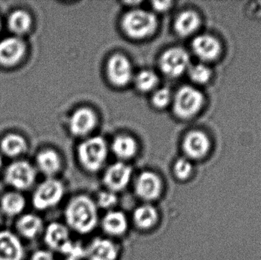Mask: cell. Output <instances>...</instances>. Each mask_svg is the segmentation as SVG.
Here are the masks:
<instances>
[{"label": "cell", "mask_w": 261, "mask_h": 260, "mask_svg": "<svg viewBox=\"0 0 261 260\" xmlns=\"http://www.w3.org/2000/svg\"><path fill=\"white\" fill-rule=\"evenodd\" d=\"M65 218L69 227L77 233H90L97 225V206L87 195L73 197L66 207Z\"/></svg>", "instance_id": "obj_1"}, {"label": "cell", "mask_w": 261, "mask_h": 260, "mask_svg": "<svg viewBox=\"0 0 261 260\" xmlns=\"http://www.w3.org/2000/svg\"><path fill=\"white\" fill-rule=\"evenodd\" d=\"M154 14L143 9H133L127 12L122 20L124 32L130 38L141 40L153 35L158 27Z\"/></svg>", "instance_id": "obj_2"}, {"label": "cell", "mask_w": 261, "mask_h": 260, "mask_svg": "<svg viewBox=\"0 0 261 260\" xmlns=\"http://www.w3.org/2000/svg\"><path fill=\"white\" fill-rule=\"evenodd\" d=\"M80 163L87 170L96 172L103 166L108 155L105 140L100 137L87 139L78 148Z\"/></svg>", "instance_id": "obj_3"}, {"label": "cell", "mask_w": 261, "mask_h": 260, "mask_svg": "<svg viewBox=\"0 0 261 260\" xmlns=\"http://www.w3.org/2000/svg\"><path fill=\"white\" fill-rule=\"evenodd\" d=\"M172 102L176 115L187 119L199 112L203 105L204 98L197 89L186 85L176 92Z\"/></svg>", "instance_id": "obj_4"}, {"label": "cell", "mask_w": 261, "mask_h": 260, "mask_svg": "<svg viewBox=\"0 0 261 260\" xmlns=\"http://www.w3.org/2000/svg\"><path fill=\"white\" fill-rule=\"evenodd\" d=\"M64 186L59 180L48 178L38 185L32 195V204L40 211L56 206L64 196Z\"/></svg>", "instance_id": "obj_5"}, {"label": "cell", "mask_w": 261, "mask_h": 260, "mask_svg": "<svg viewBox=\"0 0 261 260\" xmlns=\"http://www.w3.org/2000/svg\"><path fill=\"white\" fill-rule=\"evenodd\" d=\"M36 169L29 162L18 160L10 163L6 168L4 179L6 184L15 191L30 189L36 180Z\"/></svg>", "instance_id": "obj_6"}, {"label": "cell", "mask_w": 261, "mask_h": 260, "mask_svg": "<svg viewBox=\"0 0 261 260\" xmlns=\"http://www.w3.org/2000/svg\"><path fill=\"white\" fill-rule=\"evenodd\" d=\"M189 53L181 47H172L164 52L160 58L161 71L169 77L180 76L190 67Z\"/></svg>", "instance_id": "obj_7"}, {"label": "cell", "mask_w": 261, "mask_h": 260, "mask_svg": "<svg viewBox=\"0 0 261 260\" xmlns=\"http://www.w3.org/2000/svg\"><path fill=\"white\" fill-rule=\"evenodd\" d=\"M26 44L20 37L12 36L0 41V66L10 68L18 65L24 57Z\"/></svg>", "instance_id": "obj_8"}, {"label": "cell", "mask_w": 261, "mask_h": 260, "mask_svg": "<svg viewBox=\"0 0 261 260\" xmlns=\"http://www.w3.org/2000/svg\"><path fill=\"white\" fill-rule=\"evenodd\" d=\"M107 76L112 84L118 87L128 85L133 78L129 60L122 54H114L107 63Z\"/></svg>", "instance_id": "obj_9"}, {"label": "cell", "mask_w": 261, "mask_h": 260, "mask_svg": "<svg viewBox=\"0 0 261 260\" xmlns=\"http://www.w3.org/2000/svg\"><path fill=\"white\" fill-rule=\"evenodd\" d=\"M135 189V193L141 199L153 201L161 195L162 182L155 172L144 171L138 176Z\"/></svg>", "instance_id": "obj_10"}, {"label": "cell", "mask_w": 261, "mask_h": 260, "mask_svg": "<svg viewBox=\"0 0 261 260\" xmlns=\"http://www.w3.org/2000/svg\"><path fill=\"white\" fill-rule=\"evenodd\" d=\"M132 169L122 162L111 165L105 172L103 183L108 190L116 192L125 189L129 183Z\"/></svg>", "instance_id": "obj_11"}, {"label": "cell", "mask_w": 261, "mask_h": 260, "mask_svg": "<svg viewBox=\"0 0 261 260\" xmlns=\"http://www.w3.org/2000/svg\"><path fill=\"white\" fill-rule=\"evenodd\" d=\"M97 124V117L93 110L81 108L72 114L69 121V129L75 136H85L94 129Z\"/></svg>", "instance_id": "obj_12"}, {"label": "cell", "mask_w": 261, "mask_h": 260, "mask_svg": "<svg viewBox=\"0 0 261 260\" xmlns=\"http://www.w3.org/2000/svg\"><path fill=\"white\" fill-rule=\"evenodd\" d=\"M44 238V242L50 250L63 254L72 242L67 227L58 222L51 223L46 227Z\"/></svg>", "instance_id": "obj_13"}, {"label": "cell", "mask_w": 261, "mask_h": 260, "mask_svg": "<svg viewBox=\"0 0 261 260\" xmlns=\"http://www.w3.org/2000/svg\"><path fill=\"white\" fill-rule=\"evenodd\" d=\"M210 148V141L205 133L193 131L186 135L182 142V149L190 159L199 160L206 155Z\"/></svg>", "instance_id": "obj_14"}, {"label": "cell", "mask_w": 261, "mask_h": 260, "mask_svg": "<svg viewBox=\"0 0 261 260\" xmlns=\"http://www.w3.org/2000/svg\"><path fill=\"white\" fill-rule=\"evenodd\" d=\"M24 247L18 236L9 230L0 232V260H23Z\"/></svg>", "instance_id": "obj_15"}, {"label": "cell", "mask_w": 261, "mask_h": 260, "mask_svg": "<svg viewBox=\"0 0 261 260\" xmlns=\"http://www.w3.org/2000/svg\"><path fill=\"white\" fill-rule=\"evenodd\" d=\"M193 52L196 56L203 61H211L216 59L221 52L219 41L208 35H199L192 43Z\"/></svg>", "instance_id": "obj_16"}, {"label": "cell", "mask_w": 261, "mask_h": 260, "mask_svg": "<svg viewBox=\"0 0 261 260\" xmlns=\"http://www.w3.org/2000/svg\"><path fill=\"white\" fill-rule=\"evenodd\" d=\"M118 253L117 247L113 241L97 238L86 250V256L89 260H116Z\"/></svg>", "instance_id": "obj_17"}, {"label": "cell", "mask_w": 261, "mask_h": 260, "mask_svg": "<svg viewBox=\"0 0 261 260\" xmlns=\"http://www.w3.org/2000/svg\"><path fill=\"white\" fill-rule=\"evenodd\" d=\"M200 25V18L194 11L180 12L174 21V29L179 36L186 38L193 35Z\"/></svg>", "instance_id": "obj_18"}, {"label": "cell", "mask_w": 261, "mask_h": 260, "mask_svg": "<svg viewBox=\"0 0 261 260\" xmlns=\"http://www.w3.org/2000/svg\"><path fill=\"white\" fill-rule=\"evenodd\" d=\"M37 167L44 175L51 178L61 169V160L54 150L41 151L36 157Z\"/></svg>", "instance_id": "obj_19"}, {"label": "cell", "mask_w": 261, "mask_h": 260, "mask_svg": "<svg viewBox=\"0 0 261 260\" xmlns=\"http://www.w3.org/2000/svg\"><path fill=\"white\" fill-rule=\"evenodd\" d=\"M16 228L23 238L34 239L42 232L43 221L35 214H25L21 215L17 221Z\"/></svg>", "instance_id": "obj_20"}, {"label": "cell", "mask_w": 261, "mask_h": 260, "mask_svg": "<svg viewBox=\"0 0 261 260\" xmlns=\"http://www.w3.org/2000/svg\"><path fill=\"white\" fill-rule=\"evenodd\" d=\"M102 227L108 235L119 236L125 233L128 229V219L123 212L110 211L104 216Z\"/></svg>", "instance_id": "obj_21"}, {"label": "cell", "mask_w": 261, "mask_h": 260, "mask_svg": "<svg viewBox=\"0 0 261 260\" xmlns=\"http://www.w3.org/2000/svg\"><path fill=\"white\" fill-rule=\"evenodd\" d=\"M26 206L24 197L18 191H12L3 195L0 200V212L9 217L22 213Z\"/></svg>", "instance_id": "obj_22"}, {"label": "cell", "mask_w": 261, "mask_h": 260, "mask_svg": "<svg viewBox=\"0 0 261 260\" xmlns=\"http://www.w3.org/2000/svg\"><path fill=\"white\" fill-rule=\"evenodd\" d=\"M32 24V16L29 12L23 9L13 11L8 17V27L15 36L20 38L29 32Z\"/></svg>", "instance_id": "obj_23"}, {"label": "cell", "mask_w": 261, "mask_h": 260, "mask_svg": "<svg viewBox=\"0 0 261 260\" xmlns=\"http://www.w3.org/2000/svg\"><path fill=\"white\" fill-rule=\"evenodd\" d=\"M28 145L24 137L18 134H9L0 141V151L4 155L12 158L19 157L27 150Z\"/></svg>", "instance_id": "obj_24"}, {"label": "cell", "mask_w": 261, "mask_h": 260, "mask_svg": "<svg viewBox=\"0 0 261 260\" xmlns=\"http://www.w3.org/2000/svg\"><path fill=\"white\" fill-rule=\"evenodd\" d=\"M133 220L138 228L147 230L151 228L158 221V211L151 205H143L135 209Z\"/></svg>", "instance_id": "obj_25"}, {"label": "cell", "mask_w": 261, "mask_h": 260, "mask_svg": "<svg viewBox=\"0 0 261 260\" xmlns=\"http://www.w3.org/2000/svg\"><path fill=\"white\" fill-rule=\"evenodd\" d=\"M138 149L136 141L128 135L116 137L112 143V150L118 158L128 160L135 155Z\"/></svg>", "instance_id": "obj_26"}, {"label": "cell", "mask_w": 261, "mask_h": 260, "mask_svg": "<svg viewBox=\"0 0 261 260\" xmlns=\"http://www.w3.org/2000/svg\"><path fill=\"white\" fill-rule=\"evenodd\" d=\"M158 82V75L149 70L139 72L135 78V86L141 93H148L154 90Z\"/></svg>", "instance_id": "obj_27"}, {"label": "cell", "mask_w": 261, "mask_h": 260, "mask_svg": "<svg viewBox=\"0 0 261 260\" xmlns=\"http://www.w3.org/2000/svg\"><path fill=\"white\" fill-rule=\"evenodd\" d=\"M188 73L192 81L198 84L205 83L211 77V70L205 64H198L190 66Z\"/></svg>", "instance_id": "obj_28"}, {"label": "cell", "mask_w": 261, "mask_h": 260, "mask_svg": "<svg viewBox=\"0 0 261 260\" xmlns=\"http://www.w3.org/2000/svg\"><path fill=\"white\" fill-rule=\"evenodd\" d=\"M173 172L178 180H187L193 172V165L188 159H178L173 166Z\"/></svg>", "instance_id": "obj_29"}, {"label": "cell", "mask_w": 261, "mask_h": 260, "mask_svg": "<svg viewBox=\"0 0 261 260\" xmlns=\"http://www.w3.org/2000/svg\"><path fill=\"white\" fill-rule=\"evenodd\" d=\"M151 101L156 108H165L173 101L171 91L168 88L159 89L153 93Z\"/></svg>", "instance_id": "obj_30"}, {"label": "cell", "mask_w": 261, "mask_h": 260, "mask_svg": "<svg viewBox=\"0 0 261 260\" xmlns=\"http://www.w3.org/2000/svg\"><path fill=\"white\" fill-rule=\"evenodd\" d=\"M118 198L116 193L111 191H104L98 195L97 205L102 209H110L116 206Z\"/></svg>", "instance_id": "obj_31"}, {"label": "cell", "mask_w": 261, "mask_h": 260, "mask_svg": "<svg viewBox=\"0 0 261 260\" xmlns=\"http://www.w3.org/2000/svg\"><path fill=\"white\" fill-rule=\"evenodd\" d=\"M31 260H55V257L50 250H38L33 253Z\"/></svg>", "instance_id": "obj_32"}, {"label": "cell", "mask_w": 261, "mask_h": 260, "mask_svg": "<svg viewBox=\"0 0 261 260\" xmlns=\"http://www.w3.org/2000/svg\"><path fill=\"white\" fill-rule=\"evenodd\" d=\"M152 5L155 10L158 12H165L171 7L172 3L170 1H155L152 3Z\"/></svg>", "instance_id": "obj_33"}, {"label": "cell", "mask_w": 261, "mask_h": 260, "mask_svg": "<svg viewBox=\"0 0 261 260\" xmlns=\"http://www.w3.org/2000/svg\"><path fill=\"white\" fill-rule=\"evenodd\" d=\"M2 166H3V159H2L1 155H0V169H1Z\"/></svg>", "instance_id": "obj_34"}, {"label": "cell", "mask_w": 261, "mask_h": 260, "mask_svg": "<svg viewBox=\"0 0 261 260\" xmlns=\"http://www.w3.org/2000/svg\"><path fill=\"white\" fill-rule=\"evenodd\" d=\"M1 28H2V21H1V18H0V32H1Z\"/></svg>", "instance_id": "obj_35"}, {"label": "cell", "mask_w": 261, "mask_h": 260, "mask_svg": "<svg viewBox=\"0 0 261 260\" xmlns=\"http://www.w3.org/2000/svg\"><path fill=\"white\" fill-rule=\"evenodd\" d=\"M1 215H2V213H1V212H0V223H1Z\"/></svg>", "instance_id": "obj_36"}, {"label": "cell", "mask_w": 261, "mask_h": 260, "mask_svg": "<svg viewBox=\"0 0 261 260\" xmlns=\"http://www.w3.org/2000/svg\"><path fill=\"white\" fill-rule=\"evenodd\" d=\"M65 260H73V259H67H67H66Z\"/></svg>", "instance_id": "obj_37"}]
</instances>
